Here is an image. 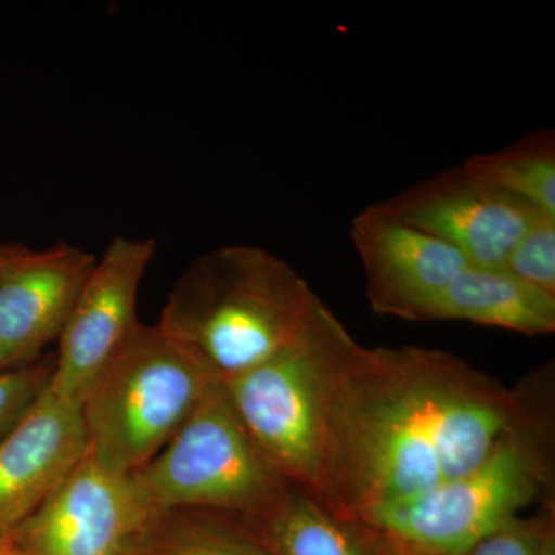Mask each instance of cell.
Wrapping results in <instances>:
<instances>
[{"instance_id": "obj_13", "label": "cell", "mask_w": 555, "mask_h": 555, "mask_svg": "<svg viewBox=\"0 0 555 555\" xmlns=\"http://www.w3.org/2000/svg\"><path fill=\"white\" fill-rule=\"evenodd\" d=\"M441 320L506 328L529 337L550 335L555 331V295L506 269L467 266L430 310L429 321Z\"/></svg>"}, {"instance_id": "obj_15", "label": "cell", "mask_w": 555, "mask_h": 555, "mask_svg": "<svg viewBox=\"0 0 555 555\" xmlns=\"http://www.w3.org/2000/svg\"><path fill=\"white\" fill-rule=\"evenodd\" d=\"M247 525L273 555H371L360 524L334 516L294 485L280 505Z\"/></svg>"}, {"instance_id": "obj_5", "label": "cell", "mask_w": 555, "mask_h": 555, "mask_svg": "<svg viewBox=\"0 0 555 555\" xmlns=\"http://www.w3.org/2000/svg\"><path fill=\"white\" fill-rule=\"evenodd\" d=\"M353 337L318 306L294 345L240 377L222 383L255 443L288 483L320 503L326 467L328 379Z\"/></svg>"}, {"instance_id": "obj_6", "label": "cell", "mask_w": 555, "mask_h": 555, "mask_svg": "<svg viewBox=\"0 0 555 555\" xmlns=\"http://www.w3.org/2000/svg\"><path fill=\"white\" fill-rule=\"evenodd\" d=\"M131 478L149 513L193 507L246 521L269 514L292 486L247 433L222 383Z\"/></svg>"}, {"instance_id": "obj_1", "label": "cell", "mask_w": 555, "mask_h": 555, "mask_svg": "<svg viewBox=\"0 0 555 555\" xmlns=\"http://www.w3.org/2000/svg\"><path fill=\"white\" fill-rule=\"evenodd\" d=\"M529 392L454 353L353 338L328 379L320 505L361 524L462 476L516 426Z\"/></svg>"}, {"instance_id": "obj_10", "label": "cell", "mask_w": 555, "mask_h": 555, "mask_svg": "<svg viewBox=\"0 0 555 555\" xmlns=\"http://www.w3.org/2000/svg\"><path fill=\"white\" fill-rule=\"evenodd\" d=\"M149 514L133 478L107 473L87 452L2 542L20 555H116Z\"/></svg>"}, {"instance_id": "obj_7", "label": "cell", "mask_w": 555, "mask_h": 555, "mask_svg": "<svg viewBox=\"0 0 555 555\" xmlns=\"http://www.w3.org/2000/svg\"><path fill=\"white\" fill-rule=\"evenodd\" d=\"M156 248L153 238L109 241L57 339L51 393L80 404L94 379L129 343L141 324L139 288Z\"/></svg>"}, {"instance_id": "obj_17", "label": "cell", "mask_w": 555, "mask_h": 555, "mask_svg": "<svg viewBox=\"0 0 555 555\" xmlns=\"http://www.w3.org/2000/svg\"><path fill=\"white\" fill-rule=\"evenodd\" d=\"M503 269L555 295V218L535 215L511 250Z\"/></svg>"}, {"instance_id": "obj_12", "label": "cell", "mask_w": 555, "mask_h": 555, "mask_svg": "<svg viewBox=\"0 0 555 555\" xmlns=\"http://www.w3.org/2000/svg\"><path fill=\"white\" fill-rule=\"evenodd\" d=\"M86 454L80 404L47 387L0 438V542L56 491Z\"/></svg>"}, {"instance_id": "obj_11", "label": "cell", "mask_w": 555, "mask_h": 555, "mask_svg": "<svg viewBox=\"0 0 555 555\" xmlns=\"http://www.w3.org/2000/svg\"><path fill=\"white\" fill-rule=\"evenodd\" d=\"M371 308L382 315L429 321L430 310L467 262L455 248L377 206L352 219Z\"/></svg>"}, {"instance_id": "obj_3", "label": "cell", "mask_w": 555, "mask_h": 555, "mask_svg": "<svg viewBox=\"0 0 555 555\" xmlns=\"http://www.w3.org/2000/svg\"><path fill=\"white\" fill-rule=\"evenodd\" d=\"M531 386L516 426L473 469L426 494L383 507L361 525L418 555H465L526 507L550 495V401Z\"/></svg>"}, {"instance_id": "obj_20", "label": "cell", "mask_w": 555, "mask_h": 555, "mask_svg": "<svg viewBox=\"0 0 555 555\" xmlns=\"http://www.w3.org/2000/svg\"><path fill=\"white\" fill-rule=\"evenodd\" d=\"M540 555H555L554 537H551V539L547 540L546 545L543 546L542 553H540Z\"/></svg>"}, {"instance_id": "obj_4", "label": "cell", "mask_w": 555, "mask_h": 555, "mask_svg": "<svg viewBox=\"0 0 555 555\" xmlns=\"http://www.w3.org/2000/svg\"><path fill=\"white\" fill-rule=\"evenodd\" d=\"M218 383L156 324H139L80 401L87 452L107 473L131 476L170 443Z\"/></svg>"}, {"instance_id": "obj_16", "label": "cell", "mask_w": 555, "mask_h": 555, "mask_svg": "<svg viewBox=\"0 0 555 555\" xmlns=\"http://www.w3.org/2000/svg\"><path fill=\"white\" fill-rule=\"evenodd\" d=\"M463 169L506 195L555 218V137L535 130L492 153L474 155Z\"/></svg>"}, {"instance_id": "obj_8", "label": "cell", "mask_w": 555, "mask_h": 555, "mask_svg": "<svg viewBox=\"0 0 555 555\" xmlns=\"http://www.w3.org/2000/svg\"><path fill=\"white\" fill-rule=\"evenodd\" d=\"M96 261L67 241H0V369L28 366L57 343Z\"/></svg>"}, {"instance_id": "obj_19", "label": "cell", "mask_w": 555, "mask_h": 555, "mask_svg": "<svg viewBox=\"0 0 555 555\" xmlns=\"http://www.w3.org/2000/svg\"><path fill=\"white\" fill-rule=\"evenodd\" d=\"M550 513L546 516L511 518L470 547L465 555H540L551 539Z\"/></svg>"}, {"instance_id": "obj_21", "label": "cell", "mask_w": 555, "mask_h": 555, "mask_svg": "<svg viewBox=\"0 0 555 555\" xmlns=\"http://www.w3.org/2000/svg\"><path fill=\"white\" fill-rule=\"evenodd\" d=\"M0 555H20V554L14 553V551L11 550L10 546H7L5 543L0 542Z\"/></svg>"}, {"instance_id": "obj_9", "label": "cell", "mask_w": 555, "mask_h": 555, "mask_svg": "<svg viewBox=\"0 0 555 555\" xmlns=\"http://www.w3.org/2000/svg\"><path fill=\"white\" fill-rule=\"evenodd\" d=\"M375 206L449 244L467 266L483 269H503L529 222L542 214L470 177L463 167L418 182Z\"/></svg>"}, {"instance_id": "obj_2", "label": "cell", "mask_w": 555, "mask_h": 555, "mask_svg": "<svg viewBox=\"0 0 555 555\" xmlns=\"http://www.w3.org/2000/svg\"><path fill=\"white\" fill-rule=\"evenodd\" d=\"M320 302L305 278L272 251L224 246L190 262L156 326L228 383L294 345Z\"/></svg>"}, {"instance_id": "obj_18", "label": "cell", "mask_w": 555, "mask_h": 555, "mask_svg": "<svg viewBox=\"0 0 555 555\" xmlns=\"http://www.w3.org/2000/svg\"><path fill=\"white\" fill-rule=\"evenodd\" d=\"M53 367L54 353H50L28 366L0 369V438L49 387Z\"/></svg>"}, {"instance_id": "obj_14", "label": "cell", "mask_w": 555, "mask_h": 555, "mask_svg": "<svg viewBox=\"0 0 555 555\" xmlns=\"http://www.w3.org/2000/svg\"><path fill=\"white\" fill-rule=\"evenodd\" d=\"M116 555H273L244 518L217 511H155L127 537Z\"/></svg>"}]
</instances>
